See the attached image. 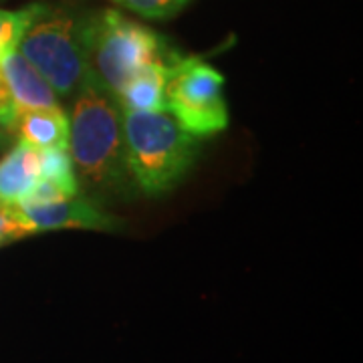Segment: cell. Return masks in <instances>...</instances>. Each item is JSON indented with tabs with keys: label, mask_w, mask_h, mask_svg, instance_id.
I'll return each mask as SVG.
<instances>
[{
	"label": "cell",
	"mask_w": 363,
	"mask_h": 363,
	"mask_svg": "<svg viewBox=\"0 0 363 363\" xmlns=\"http://www.w3.org/2000/svg\"><path fill=\"white\" fill-rule=\"evenodd\" d=\"M67 152L77 180L93 196L111 198L133 192L121 105L91 73L73 95Z\"/></svg>",
	"instance_id": "6da1fadb"
},
{
	"label": "cell",
	"mask_w": 363,
	"mask_h": 363,
	"mask_svg": "<svg viewBox=\"0 0 363 363\" xmlns=\"http://www.w3.org/2000/svg\"><path fill=\"white\" fill-rule=\"evenodd\" d=\"M123 138L131 178L147 196L178 186L198 156V138L168 111H123Z\"/></svg>",
	"instance_id": "7a4b0ae2"
},
{
	"label": "cell",
	"mask_w": 363,
	"mask_h": 363,
	"mask_svg": "<svg viewBox=\"0 0 363 363\" xmlns=\"http://www.w3.org/2000/svg\"><path fill=\"white\" fill-rule=\"evenodd\" d=\"M85 47L91 75L116 97L142 69L180 57L154 28L117 11L85 18Z\"/></svg>",
	"instance_id": "3957f363"
},
{
	"label": "cell",
	"mask_w": 363,
	"mask_h": 363,
	"mask_svg": "<svg viewBox=\"0 0 363 363\" xmlns=\"http://www.w3.org/2000/svg\"><path fill=\"white\" fill-rule=\"evenodd\" d=\"M16 51L61 97H73L91 73L85 47V18H75L51 6L28 26Z\"/></svg>",
	"instance_id": "277c9868"
},
{
	"label": "cell",
	"mask_w": 363,
	"mask_h": 363,
	"mask_svg": "<svg viewBox=\"0 0 363 363\" xmlns=\"http://www.w3.org/2000/svg\"><path fill=\"white\" fill-rule=\"evenodd\" d=\"M224 77L200 57H180L166 85V111L194 138H210L228 128Z\"/></svg>",
	"instance_id": "5b68a950"
},
{
	"label": "cell",
	"mask_w": 363,
	"mask_h": 363,
	"mask_svg": "<svg viewBox=\"0 0 363 363\" xmlns=\"http://www.w3.org/2000/svg\"><path fill=\"white\" fill-rule=\"evenodd\" d=\"M11 208L25 236L45 233V230H61V228H83V230L116 228V218L87 196L77 194L49 204L21 202Z\"/></svg>",
	"instance_id": "8992f818"
},
{
	"label": "cell",
	"mask_w": 363,
	"mask_h": 363,
	"mask_svg": "<svg viewBox=\"0 0 363 363\" xmlns=\"http://www.w3.org/2000/svg\"><path fill=\"white\" fill-rule=\"evenodd\" d=\"M0 73L9 85L18 116L35 109L59 107V95L18 51L9 52L0 61Z\"/></svg>",
	"instance_id": "52a82bcc"
},
{
	"label": "cell",
	"mask_w": 363,
	"mask_h": 363,
	"mask_svg": "<svg viewBox=\"0 0 363 363\" xmlns=\"http://www.w3.org/2000/svg\"><path fill=\"white\" fill-rule=\"evenodd\" d=\"M40 182V150L18 142L0 160V204L16 206Z\"/></svg>",
	"instance_id": "ba28073f"
},
{
	"label": "cell",
	"mask_w": 363,
	"mask_h": 363,
	"mask_svg": "<svg viewBox=\"0 0 363 363\" xmlns=\"http://www.w3.org/2000/svg\"><path fill=\"white\" fill-rule=\"evenodd\" d=\"M180 57L142 69L117 93L123 111H166V85L172 67Z\"/></svg>",
	"instance_id": "9c48e42d"
},
{
	"label": "cell",
	"mask_w": 363,
	"mask_h": 363,
	"mask_svg": "<svg viewBox=\"0 0 363 363\" xmlns=\"http://www.w3.org/2000/svg\"><path fill=\"white\" fill-rule=\"evenodd\" d=\"M14 131L18 142L28 143L40 152L45 150H67L69 142V116L59 107L25 111L16 119Z\"/></svg>",
	"instance_id": "30bf717a"
},
{
	"label": "cell",
	"mask_w": 363,
	"mask_h": 363,
	"mask_svg": "<svg viewBox=\"0 0 363 363\" xmlns=\"http://www.w3.org/2000/svg\"><path fill=\"white\" fill-rule=\"evenodd\" d=\"M40 180L52 184L67 198L79 194V180L67 150L40 152Z\"/></svg>",
	"instance_id": "8fae6325"
},
{
	"label": "cell",
	"mask_w": 363,
	"mask_h": 363,
	"mask_svg": "<svg viewBox=\"0 0 363 363\" xmlns=\"http://www.w3.org/2000/svg\"><path fill=\"white\" fill-rule=\"evenodd\" d=\"M45 9L47 4H30L21 11H0V61L9 52L16 51L28 26L45 13Z\"/></svg>",
	"instance_id": "7c38bea8"
},
{
	"label": "cell",
	"mask_w": 363,
	"mask_h": 363,
	"mask_svg": "<svg viewBox=\"0 0 363 363\" xmlns=\"http://www.w3.org/2000/svg\"><path fill=\"white\" fill-rule=\"evenodd\" d=\"M116 2L145 18H166L178 13L188 0H116Z\"/></svg>",
	"instance_id": "4fadbf2b"
},
{
	"label": "cell",
	"mask_w": 363,
	"mask_h": 363,
	"mask_svg": "<svg viewBox=\"0 0 363 363\" xmlns=\"http://www.w3.org/2000/svg\"><path fill=\"white\" fill-rule=\"evenodd\" d=\"M16 119H18V109L13 101V95L9 91V85L0 73V135L11 133L16 128Z\"/></svg>",
	"instance_id": "5bb4252c"
},
{
	"label": "cell",
	"mask_w": 363,
	"mask_h": 363,
	"mask_svg": "<svg viewBox=\"0 0 363 363\" xmlns=\"http://www.w3.org/2000/svg\"><path fill=\"white\" fill-rule=\"evenodd\" d=\"M21 236H25V233L21 230L18 222L14 218L13 208L0 204V247L6 242H13Z\"/></svg>",
	"instance_id": "9a60e30c"
}]
</instances>
